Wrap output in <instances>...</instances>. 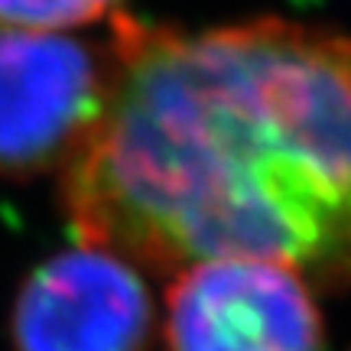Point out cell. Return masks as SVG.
Segmentation results:
<instances>
[{
	"label": "cell",
	"instance_id": "obj_2",
	"mask_svg": "<svg viewBox=\"0 0 351 351\" xmlns=\"http://www.w3.org/2000/svg\"><path fill=\"white\" fill-rule=\"evenodd\" d=\"M111 39L0 33V179L59 176L111 88Z\"/></svg>",
	"mask_w": 351,
	"mask_h": 351
},
{
	"label": "cell",
	"instance_id": "obj_5",
	"mask_svg": "<svg viewBox=\"0 0 351 351\" xmlns=\"http://www.w3.org/2000/svg\"><path fill=\"white\" fill-rule=\"evenodd\" d=\"M124 0H0V33H75L111 20Z\"/></svg>",
	"mask_w": 351,
	"mask_h": 351
},
{
	"label": "cell",
	"instance_id": "obj_3",
	"mask_svg": "<svg viewBox=\"0 0 351 351\" xmlns=\"http://www.w3.org/2000/svg\"><path fill=\"white\" fill-rule=\"evenodd\" d=\"M160 332L166 351H326L313 283L287 263L254 257L173 274Z\"/></svg>",
	"mask_w": 351,
	"mask_h": 351
},
{
	"label": "cell",
	"instance_id": "obj_1",
	"mask_svg": "<svg viewBox=\"0 0 351 351\" xmlns=\"http://www.w3.org/2000/svg\"><path fill=\"white\" fill-rule=\"evenodd\" d=\"M111 88L59 173L75 238L143 274L218 257L351 287V36L108 20Z\"/></svg>",
	"mask_w": 351,
	"mask_h": 351
},
{
	"label": "cell",
	"instance_id": "obj_4",
	"mask_svg": "<svg viewBox=\"0 0 351 351\" xmlns=\"http://www.w3.org/2000/svg\"><path fill=\"white\" fill-rule=\"evenodd\" d=\"M160 309L143 270L75 241L36 263L13 296V351H153Z\"/></svg>",
	"mask_w": 351,
	"mask_h": 351
}]
</instances>
